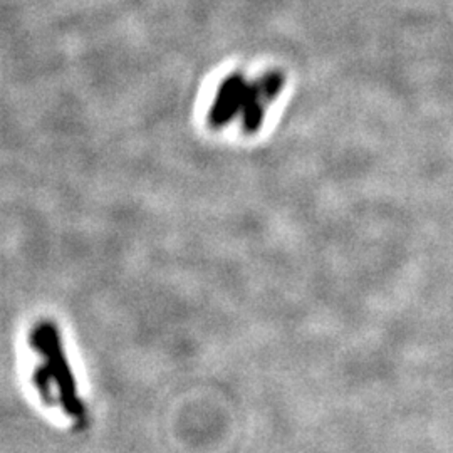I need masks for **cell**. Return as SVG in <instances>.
I'll return each mask as SVG.
<instances>
[{
	"label": "cell",
	"instance_id": "5",
	"mask_svg": "<svg viewBox=\"0 0 453 453\" xmlns=\"http://www.w3.org/2000/svg\"><path fill=\"white\" fill-rule=\"evenodd\" d=\"M34 385H35V388H37L41 398H42L44 402H48L50 405L56 402V396H54V387H56V385H54V380H52V376H50V372H49L46 365L35 368Z\"/></svg>",
	"mask_w": 453,
	"mask_h": 453
},
{
	"label": "cell",
	"instance_id": "1",
	"mask_svg": "<svg viewBox=\"0 0 453 453\" xmlns=\"http://www.w3.org/2000/svg\"><path fill=\"white\" fill-rule=\"evenodd\" d=\"M33 348L39 355H44L46 357V366L54 380V385L58 388L59 400L63 403L65 413L73 420H82L84 418V405L78 396L76 380H74L71 366L65 359L61 338H59L56 326L49 323L39 324L34 329Z\"/></svg>",
	"mask_w": 453,
	"mask_h": 453
},
{
	"label": "cell",
	"instance_id": "4",
	"mask_svg": "<svg viewBox=\"0 0 453 453\" xmlns=\"http://www.w3.org/2000/svg\"><path fill=\"white\" fill-rule=\"evenodd\" d=\"M256 84H257L260 95L264 96V99L267 103H271L282 91V88L286 84V76L280 71H269V73L262 74Z\"/></svg>",
	"mask_w": 453,
	"mask_h": 453
},
{
	"label": "cell",
	"instance_id": "3",
	"mask_svg": "<svg viewBox=\"0 0 453 453\" xmlns=\"http://www.w3.org/2000/svg\"><path fill=\"white\" fill-rule=\"evenodd\" d=\"M269 103L260 95L256 81H249L245 97H243L242 111H241V125L247 134L257 133L265 118V106Z\"/></svg>",
	"mask_w": 453,
	"mask_h": 453
},
{
	"label": "cell",
	"instance_id": "2",
	"mask_svg": "<svg viewBox=\"0 0 453 453\" xmlns=\"http://www.w3.org/2000/svg\"><path fill=\"white\" fill-rule=\"evenodd\" d=\"M247 86L249 81L241 73H232L226 76L219 86L209 110V123L211 128H224L237 116H241Z\"/></svg>",
	"mask_w": 453,
	"mask_h": 453
}]
</instances>
